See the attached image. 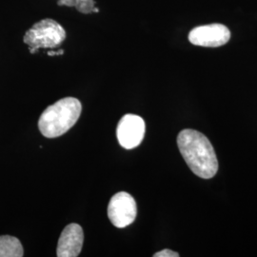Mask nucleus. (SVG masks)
<instances>
[{
  "instance_id": "9d476101",
  "label": "nucleus",
  "mask_w": 257,
  "mask_h": 257,
  "mask_svg": "<svg viewBox=\"0 0 257 257\" xmlns=\"http://www.w3.org/2000/svg\"><path fill=\"white\" fill-rule=\"evenodd\" d=\"M179 256V253L175 252L174 250H171V249H163L161 251H158L154 254V257H178Z\"/></svg>"
},
{
  "instance_id": "423d86ee",
  "label": "nucleus",
  "mask_w": 257,
  "mask_h": 257,
  "mask_svg": "<svg viewBox=\"0 0 257 257\" xmlns=\"http://www.w3.org/2000/svg\"><path fill=\"white\" fill-rule=\"evenodd\" d=\"M230 30L222 24H210L194 28L189 34L190 42L201 47H220L229 42Z\"/></svg>"
},
{
  "instance_id": "20e7f679",
  "label": "nucleus",
  "mask_w": 257,
  "mask_h": 257,
  "mask_svg": "<svg viewBox=\"0 0 257 257\" xmlns=\"http://www.w3.org/2000/svg\"><path fill=\"white\" fill-rule=\"evenodd\" d=\"M138 207L135 198L126 192L115 193L108 206V216L110 223L118 228L128 227L137 218Z\"/></svg>"
},
{
  "instance_id": "f03ea898",
  "label": "nucleus",
  "mask_w": 257,
  "mask_h": 257,
  "mask_svg": "<svg viewBox=\"0 0 257 257\" xmlns=\"http://www.w3.org/2000/svg\"><path fill=\"white\" fill-rule=\"evenodd\" d=\"M81 110V103L74 97H65L55 102L40 115L38 120L40 133L48 138L61 137L74 127Z\"/></svg>"
},
{
  "instance_id": "9b49d317",
  "label": "nucleus",
  "mask_w": 257,
  "mask_h": 257,
  "mask_svg": "<svg viewBox=\"0 0 257 257\" xmlns=\"http://www.w3.org/2000/svg\"><path fill=\"white\" fill-rule=\"evenodd\" d=\"M63 53H64V51H63V50H60V51H58V52H49V53H48V55H50V56H54V55H63Z\"/></svg>"
},
{
  "instance_id": "f8f14e48",
  "label": "nucleus",
  "mask_w": 257,
  "mask_h": 257,
  "mask_svg": "<svg viewBox=\"0 0 257 257\" xmlns=\"http://www.w3.org/2000/svg\"><path fill=\"white\" fill-rule=\"evenodd\" d=\"M98 12H99V10L97 9L96 7H94L93 10H92V13H98Z\"/></svg>"
},
{
  "instance_id": "6e6552de",
  "label": "nucleus",
  "mask_w": 257,
  "mask_h": 257,
  "mask_svg": "<svg viewBox=\"0 0 257 257\" xmlns=\"http://www.w3.org/2000/svg\"><path fill=\"white\" fill-rule=\"evenodd\" d=\"M24 249L19 239L11 235L0 236V257H22Z\"/></svg>"
},
{
  "instance_id": "7ed1b4c3",
  "label": "nucleus",
  "mask_w": 257,
  "mask_h": 257,
  "mask_svg": "<svg viewBox=\"0 0 257 257\" xmlns=\"http://www.w3.org/2000/svg\"><path fill=\"white\" fill-rule=\"evenodd\" d=\"M66 39V31L57 21L45 19L37 22L29 29L23 37L31 54H36L41 48H55Z\"/></svg>"
},
{
  "instance_id": "f257e3e1",
  "label": "nucleus",
  "mask_w": 257,
  "mask_h": 257,
  "mask_svg": "<svg viewBox=\"0 0 257 257\" xmlns=\"http://www.w3.org/2000/svg\"><path fill=\"white\" fill-rule=\"evenodd\" d=\"M177 146L187 165L200 178L210 179L216 175L218 160L210 140L200 132L186 128L177 137Z\"/></svg>"
},
{
  "instance_id": "39448f33",
  "label": "nucleus",
  "mask_w": 257,
  "mask_h": 257,
  "mask_svg": "<svg viewBox=\"0 0 257 257\" xmlns=\"http://www.w3.org/2000/svg\"><path fill=\"white\" fill-rule=\"evenodd\" d=\"M145 121L136 114H125L117 125L116 137L121 147L131 150L139 146L145 136Z\"/></svg>"
},
{
  "instance_id": "1a4fd4ad",
  "label": "nucleus",
  "mask_w": 257,
  "mask_h": 257,
  "mask_svg": "<svg viewBox=\"0 0 257 257\" xmlns=\"http://www.w3.org/2000/svg\"><path fill=\"white\" fill-rule=\"evenodd\" d=\"M57 5L73 7L85 15L92 14V10L95 7L94 0H57Z\"/></svg>"
},
{
  "instance_id": "0eeeda50",
  "label": "nucleus",
  "mask_w": 257,
  "mask_h": 257,
  "mask_svg": "<svg viewBox=\"0 0 257 257\" xmlns=\"http://www.w3.org/2000/svg\"><path fill=\"white\" fill-rule=\"evenodd\" d=\"M84 232L80 225L72 223L65 227L58 240L56 255L58 257L78 256L82 249Z\"/></svg>"
}]
</instances>
